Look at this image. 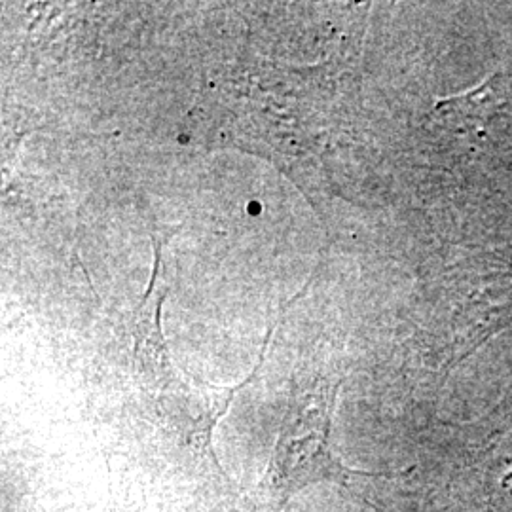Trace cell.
<instances>
[{"mask_svg": "<svg viewBox=\"0 0 512 512\" xmlns=\"http://www.w3.org/2000/svg\"><path fill=\"white\" fill-rule=\"evenodd\" d=\"M512 86L505 80L503 74H494L492 78H488L486 82H482L478 88L471 92L463 93L458 97L446 99L442 101V105L446 103L448 107H459L463 112L461 120L463 126H482V122H486L488 118H492L497 112L509 107L512 99Z\"/></svg>", "mask_w": 512, "mask_h": 512, "instance_id": "cell-1", "label": "cell"}, {"mask_svg": "<svg viewBox=\"0 0 512 512\" xmlns=\"http://www.w3.org/2000/svg\"><path fill=\"white\" fill-rule=\"evenodd\" d=\"M260 209H262V207H260V203H258V202L249 203V213H253V215H258V213H260Z\"/></svg>", "mask_w": 512, "mask_h": 512, "instance_id": "cell-2", "label": "cell"}]
</instances>
